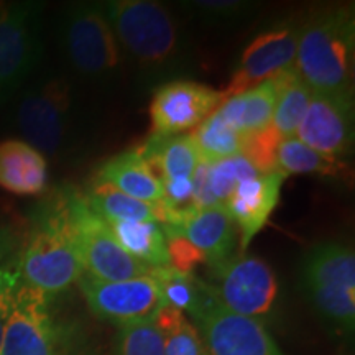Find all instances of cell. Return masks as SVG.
I'll list each match as a JSON object with an SVG mask.
<instances>
[{"label": "cell", "mask_w": 355, "mask_h": 355, "mask_svg": "<svg viewBox=\"0 0 355 355\" xmlns=\"http://www.w3.org/2000/svg\"><path fill=\"white\" fill-rule=\"evenodd\" d=\"M295 137L324 157H345L354 145V102L313 94Z\"/></svg>", "instance_id": "15"}, {"label": "cell", "mask_w": 355, "mask_h": 355, "mask_svg": "<svg viewBox=\"0 0 355 355\" xmlns=\"http://www.w3.org/2000/svg\"><path fill=\"white\" fill-rule=\"evenodd\" d=\"M301 24H282L260 33L248 43L224 91L225 99L272 79L295 66Z\"/></svg>", "instance_id": "13"}, {"label": "cell", "mask_w": 355, "mask_h": 355, "mask_svg": "<svg viewBox=\"0 0 355 355\" xmlns=\"http://www.w3.org/2000/svg\"><path fill=\"white\" fill-rule=\"evenodd\" d=\"M286 175L275 170L242 181L230 194L225 209L234 224L241 230V252L248 247L252 239L265 227L270 216L277 209L282 194V186Z\"/></svg>", "instance_id": "16"}, {"label": "cell", "mask_w": 355, "mask_h": 355, "mask_svg": "<svg viewBox=\"0 0 355 355\" xmlns=\"http://www.w3.org/2000/svg\"><path fill=\"white\" fill-rule=\"evenodd\" d=\"M68 204L74 237L87 275L102 282H123L152 275V266L133 259L119 245L107 222L89 207L84 193L68 188Z\"/></svg>", "instance_id": "8"}, {"label": "cell", "mask_w": 355, "mask_h": 355, "mask_svg": "<svg viewBox=\"0 0 355 355\" xmlns=\"http://www.w3.org/2000/svg\"><path fill=\"white\" fill-rule=\"evenodd\" d=\"M193 6L214 20H230L241 17L250 8L252 3L242 0H198Z\"/></svg>", "instance_id": "31"}, {"label": "cell", "mask_w": 355, "mask_h": 355, "mask_svg": "<svg viewBox=\"0 0 355 355\" xmlns=\"http://www.w3.org/2000/svg\"><path fill=\"white\" fill-rule=\"evenodd\" d=\"M303 282L316 309L337 329L354 331L355 255L339 242L319 243L308 252Z\"/></svg>", "instance_id": "5"}, {"label": "cell", "mask_w": 355, "mask_h": 355, "mask_svg": "<svg viewBox=\"0 0 355 355\" xmlns=\"http://www.w3.org/2000/svg\"><path fill=\"white\" fill-rule=\"evenodd\" d=\"M115 355H165L163 339L153 321L119 327Z\"/></svg>", "instance_id": "29"}, {"label": "cell", "mask_w": 355, "mask_h": 355, "mask_svg": "<svg viewBox=\"0 0 355 355\" xmlns=\"http://www.w3.org/2000/svg\"><path fill=\"white\" fill-rule=\"evenodd\" d=\"M277 83V104L272 119V127L282 139L296 135L301 121L313 97L311 89L296 71V66L283 71L273 78Z\"/></svg>", "instance_id": "23"}, {"label": "cell", "mask_w": 355, "mask_h": 355, "mask_svg": "<svg viewBox=\"0 0 355 355\" xmlns=\"http://www.w3.org/2000/svg\"><path fill=\"white\" fill-rule=\"evenodd\" d=\"M48 166L43 153L21 140L0 141V188L19 196L46 189Z\"/></svg>", "instance_id": "18"}, {"label": "cell", "mask_w": 355, "mask_h": 355, "mask_svg": "<svg viewBox=\"0 0 355 355\" xmlns=\"http://www.w3.org/2000/svg\"><path fill=\"white\" fill-rule=\"evenodd\" d=\"M84 198L89 207L107 224L117 220L158 222L159 224L158 202L150 204L139 201L101 181H92L91 189L84 193Z\"/></svg>", "instance_id": "24"}, {"label": "cell", "mask_w": 355, "mask_h": 355, "mask_svg": "<svg viewBox=\"0 0 355 355\" xmlns=\"http://www.w3.org/2000/svg\"><path fill=\"white\" fill-rule=\"evenodd\" d=\"M139 153L157 180H188L201 165L198 148L191 135H152Z\"/></svg>", "instance_id": "19"}, {"label": "cell", "mask_w": 355, "mask_h": 355, "mask_svg": "<svg viewBox=\"0 0 355 355\" xmlns=\"http://www.w3.org/2000/svg\"><path fill=\"white\" fill-rule=\"evenodd\" d=\"M17 290H19V288H17ZM17 290H7L6 282L0 277V347H2L3 332H6L8 316H10L12 313Z\"/></svg>", "instance_id": "33"}, {"label": "cell", "mask_w": 355, "mask_h": 355, "mask_svg": "<svg viewBox=\"0 0 355 355\" xmlns=\"http://www.w3.org/2000/svg\"><path fill=\"white\" fill-rule=\"evenodd\" d=\"M94 181L110 184L139 201L157 204L163 198L162 183L157 180L139 150H127L109 158L97 171Z\"/></svg>", "instance_id": "20"}, {"label": "cell", "mask_w": 355, "mask_h": 355, "mask_svg": "<svg viewBox=\"0 0 355 355\" xmlns=\"http://www.w3.org/2000/svg\"><path fill=\"white\" fill-rule=\"evenodd\" d=\"M224 91L194 81H173L155 91L150 119L152 135H180L196 128L220 107Z\"/></svg>", "instance_id": "14"}, {"label": "cell", "mask_w": 355, "mask_h": 355, "mask_svg": "<svg viewBox=\"0 0 355 355\" xmlns=\"http://www.w3.org/2000/svg\"><path fill=\"white\" fill-rule=\"evenodd\" d=\"M189 135L193 137L201 163H206V165L239 157L243 152L245 137L241 135L232 125H229L219 110L199 123Z\"/></svg>", "instance_id": "25"}, {"label": "cell", "mask_w": 355, "mask_h": 355, "mask_svg": "<svg viewBox=\"0 0 355 355\" xmlns=\"http://www.w3.org/2000/svg\"><path fill=\"white\" fill-rule=\"evenodd\" d=\"M51 301L32 288L19 286L0 355H86L69 324L56 319Z\"/></svg>", "instance_id": "4"}, {"label": "cell", "mask_w": 355, "mask_h": 355, "mask_svg": "<svg viewBox=\"0 0 355 355\" xmlns=\"http://www.w3.org/2000/svg\"><path fill=\"white\" fill-rule=\"evenodd\" d=\"M115 241L123 250L141 263L162 268L170 266V254H168L166 235L162 224L158 222H139V220H117L109 222Z\"/></svg>", "instance_id": "22"}, {"label": "cell", "mask_w": 355, "mask_h": 355, "mask_svg": "<svg viewBox=\"0 0 355 355\" xmlns=\"http://www.w3.org/2000/svg\"><path fill=\"white\" fill-rule=\"evenodd\" d=\"M209 283L222 308L239 316L260 321L273 313L278 282L273 268L259 257L239 255L209 266Z\"/></svg>", "instance_id": "9"}, {"label": "cell", "mask_w": 355, "mask_h": 355, "mask_svg": "<svg viewBox=\"0 0 355 355\" xmlns=\"http://www.w3.org/2000/svg\"><path fill=\"white\" fill-rule=\"evenodd\" d=\"M162 291L163 301L181 313L193 316L196 311L209 298L211 286L202 279L194 277V273H181L173 266L153 268L150 275Z\"/></svg>", "instance_id": "26"}, {"label": "cell", "mask_w": 355, "mask_h": 355, "mask_svg": "<svg viewBox=\"0 0 355 355\" xmlns=\"http://www.w3.org/2000/svg\"><path fill=\"white\" fill-rule=\"evenodd\" d=\"M17 265L21 285L50 298L61 295L86 273L71 222L68 188L55 191L33 211Z\"/></svg>", "instance_id": "1"}, {"label": "cell", "mask_w": 355, "mask_h": 355, "mask_svg": "<svg viewBox=\"0 0 355 355\" xmlns=\"http://www.w3.org/2000/svg\"><path fill=\"white\" fill-rule=\"evenodd\" d=\"M78 285L92 314L119 327L153 321L165 306L162 291L152 277L102 282L84 273Z\"/></svg>", "instance_id": "10"}, {"label": "cell", "mask_w": 355, "mask_h": 355, "mask_svg": "<svg viewBox=\"0 0 355 355\" xmlns=\"http://www.w3.org/2000/svg\"><path fill=\"white\" fill-rule=\"evenodd\" d=\"M275 104L277 83L272 78L241 94L229 97L217 110L229 125H232L241 135L248 137L272 125Z\"/></svg>", "instance_id": "21"}, {"label": "cell", "mask_w": 355, "mask_h": 355, "mask_svg": "<svg viewBox=\"0 0 355 355\" xmlns=\"http://www.w3.org/2000/svg\"><path fill=\"white\" fill-rule=\"evenodd\" d=\"M163 229L184 237L198 252H201L209 266L229 260L237 241L235 224L225 207L194 211L180 224L166 225Z\"/></svg>", "instance_id": "17"}, {"label": "cell", "mask_w": 355, "mask_h": 355, "mask_svg": "<svg viewBox=\"0 0 355 355\" xmlns=\"http://www.w3.org/2000/svg\"><path fill=\"white\" fill-rule=\"evenodd\" d=\"M20 237L10 225L0 222V268L13 260L20 250Z\"/></svg>", "instance_id": "32"}, {"label": "cell", "mask_w": 355, "mask_h": 355, "mask_svg": "<svg viewBox=\"0 0 355 355\" xmlns=\"http://www.w3.org/2000/svg\"><path fill=\"white\" fill-rule=\"evenodd\" d=\"M354 46L352 8H327L301 24L295 66L313 94L354 102Z\"/></svg>", "instance_id": "2"}, {"label": "cell", "mask_w": 355, "mask_h": 355, "mask_svg": "<svg viewBox=\"0 0 355 355\" xmlns=\"http://www.w3.org/2000/svg\"><path fill=\"white\" fill-rule=\"evenodd\" d=\"M193 319L207 355H286L263 322L222 308L212 290Z\"/></svg>", "instance_id": "11"}, {"label": "cell", "mask_w": 355, "mask_h": 355, "mask_svg": "<svg viewBox=\"0 0 355 355\" xmlns=\"http://www.w3.org/2000/svg\"><path fill=\"white\" fill-rule=\"evenodd\" d=\"M202 355H207V352H206V350H204V354Z\"/></svg>", "instance_id": "34"}, {"label": "cell", "mask_w": 355, "mask_h": 355, "mask_svg": "<svg viewBox=\"0 0 355 355\" xmlns=\"http://www.w3.org/2000/svg\"><path fill=\"white\" fill-rule=\"evenodd\" d=\"M282 140L278 132L270 125L265 130L245 137L242 155L259 170V173L275 171L277 170V148Z\"/></svg>", "instance_id": "30"}, {"label": "cell", "mask_w": 355, "mask_h": 355, "mask_svg": "<svg viewBox=\"0 0 355 355\" xmlns=\"http://www.w3.org/2000/svg\"><path fill=\"white\" fill-rule=\"evenodd\" d=\"M153 322L162 334L165 355H202L206 350L196 326L181 311L165 304Z\"/></svg>", "instance_id": "28"}, {"label": "cell", "mask_w": 355, "mask_h": 355, "mask_svg": "<svg viewBox=\"0 0 355 355\" xmlns=\"http://www.w3.org/2000/svg\"><path fill=\"white\" fill-rule=\"evenodd\" d=\"M60 37L69 63L89 79H105L121 61V46L102 3L74 2L63 10Z\"/></svg>", "instance_id": "7"}, {"label": "cell", "mask_w": 355, "mask_h": 355, "mask_svg": "<svg viewBox=\"0 0 355 355\" xmlns=\"http://www.w3.org/2000/svg\"><path fill=\"white\" fill-rule=\"evenodd\" d=\"M69 109V86L63 79H44L26 89L17 110L26 144L40 153H58L68 132Z\"/></svg>", "instance_id": "12"}, {"label": "cell", "mask_w": 355, "mask_h": 355, "mask_svg": "<svg viewBox=\"0 0 355 355\" xmlns=\"http://www.w3.org/2000/svg\"><path fill=\"white\" fill-rule=\"evenodd\" d=\"M44 3L0 2V105L28 81L43 56Z\"/></svg>", "instance_id": "6"}, {"label": "cell", "mask_w": 355, "mask_h": 355, "mask_svg": "<svg viewBox=\"0 0 355 355\" xmlns=\"http://www.w3.org/2000/svg\"><path fill=\"white\" fill-rule=\"evenodd\" d=\"M277 170L283 175H321L340 178L347 176L349 170L340 159L324 157L313 148L291 137L283 139L277 148Z\"/></svg>", "instance_id": "27"}, {"label": "cell", "mask_w": 355, "mask_h": 355, "mask_svg": "<svg viewBox=\"0 0 355 355\" xmlns=\"http://www.w3.org/2000/svg\"><path fill=\"white\" fill-rule=\"evenodd\" d=\"M119 46L148 71H165L178 64L183 37L175 17L152 0H112L102 3Z\"/></svg>", "instance_id": "3"}]
</instances>
